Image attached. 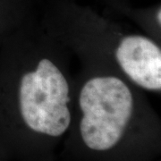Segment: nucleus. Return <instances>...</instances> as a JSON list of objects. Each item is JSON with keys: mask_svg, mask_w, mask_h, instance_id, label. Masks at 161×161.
Returning <instances> with one entry per match:
<instances>
[{"mask_svg": "<svg viewBox=\"0 0 161 161\" xmlns=\"http://www.w3.org/2000/svg\"><path fill=\"white\" fill-rule=\"evenodd\" d=\"M0 161H9L8 159H6V158H4L2 155H0Z\"/></svg>", "mask_w": 161, "mask_h": 161, "instance_id": "obj_7", "label": "nucleus"}, {"mask_svg": "<svg viewBox=\"0 0 161 161\" xmlns=\"http://www.w3.org/2000/svg\"><path fill=\"white\" fill-rule=\"evenodd\" d=\"M103 1L112 10L125 16H126L127 13L132 7L128 0H103Z\"/></svg>", "mask_w": 161, "mask_h": 161, "instance_id": "obj_6", "label": "nucleus"}, {"mask_svg": "<svg viewBox=\"0 0 161 161\" xmlns=\"http://www.w3.org/2000/svg\"><path fill=\"white\" fill-rule=\"evenodd\" d=\"M71 53L37 16L0 46V155L9 161H56L75 102Z\"/></svg>", "mask_w": 161, "mask_h": 161, "instance_id": "obj_1", "label": "nucleus"}, {"mask_svg": "<svg viewBox=\"0 0 161 161\" xmlns=\"http://www.w3.org/2000/svg\"><path fill=\"white\" fill-rule=\"evenodd\" d=\"M80 66L64 152L75 161H155L160 118L143 91L113 70Z\"/></svg>", "mask_w": 161, "mask_h": 161, "instance_id": "obj_2", "label": "nucleus"}, {"mask_svg": "<svg viewBox=\"0 0 161 161\" xmlns=\"http://www.w3.org/2000/svg\"><path fill=\"white\" fill-rule=\"evenodd\" d=\"M126 17L130 18L145 30V33L158 41L160 40L161 5L155 4L149 7H131Z\"/></svg>", "mask_w": 161, "mask_h": 161, "instance_id": "obj_5", "label": "nucleus"}, {"mask_svg": "<svg viewBox=\"0 0 161 161\" xmlns=\"http://www.w3.org/2000/svg\"><path fill=\"white\" fill-rule=\"evenodd\" d=\"M44 28L80 64L115 71L145 92L160 94V43L146 33L125 31L75 0H41Z\"/></svg>", "mask_w": 161, "mask_h": 161, "instance_id": "obj_3", "label": "nucleus"}, {"mask_svg": "<svg viewBox=\"0 0 161 161\" xmlns=\"http://www.w3.org/2000/svg\"><path fill=\"white\" fill-rule=\"evenodd\" d=\"M41 0H0V46L8 35L37 16Z\"/></svg>", "mask_w": 161, "mask_h": 161, "instance_id": "obj_4", "label": "nucleus"}]
</instances>
